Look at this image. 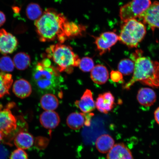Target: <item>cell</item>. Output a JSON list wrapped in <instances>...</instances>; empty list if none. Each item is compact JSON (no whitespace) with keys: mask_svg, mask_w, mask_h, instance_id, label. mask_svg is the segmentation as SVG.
<instances>
[{"mask_svg":"<svg viewBox=\"0 0 159 159\" xmlns=\"http://www.w3.org/2000/svg\"><path fill=\"white\" fill-rule=\"evenodd\" d=\"M34 139L31 134L25 131H21L15 137L14 143L18 148L26 150L32 146Z\"/></svg>","mask_w":159,"mask_h":159,"instance_id":"d6986e66","label":"cell"},{"mask_svg":"<svg viewBox=\"0 0 159 159\" xmlns=\"http://www.w3.org/2000/svg\"><path fill=\"white\" fill-rule=\"evenodd\" d=\"M17 128V119L9 108L0 110V132L4 136H8L14 132Z\"/></svg>","mask_w":159,"mask_h":159,"instance_id":"52a82bcc","label":"cell"},{"mask_svg":"<svg viewBox=\"0 0 159 159\" xmlns=\"http://www.w3.org/2000/svg\"><path fill=\"white\" fill-rule=\"evenodd\" d=\"M109 77L108 69L104 65H97L91 71V78L96 84L99 85L105 84L108 81Z\"/></svg>","mask_w":159,"mask_h":159,"instance_id":"ac0fdd59","label":"cell"},{"mask_svg":"<svg viewBox=\"0 0 159 159\" xmlns=\"http://www.w3.org/2000/svg\"><path fill=\"white\" fill-rule=\"evenodd\" d=\"M6 20V18L4 13L0 11V27L5 23Z\"/></svg>","mask_w":159,"mask_h":159,"instance_id":"1f68e13d","label":"cell"},{"mask_svg":"<svg viewBox=\"0 0 159 159\" xmlns=\"http://www.w3.org/2000/svg\"><path fill=\"white\" fill-rule=\"evenodd\" d=\"M67 20L62 13L54 9H48L35 23L40 41L43 42L57 40L62 43L67 39L64 27Z\"/></svg>","mask_w":159,"mask_h":159,"instance_id":"6da1fadb","label":"cell"},{"mask_svg":"<svg viewBox=\"0 0 159 159\" xmlns=\"http://www.w3.org/2000/svg\"><path fill=\"white\" fill-rule=\"evenodd\" d=\"M18 42L16 37L5 29L0 30V53L10 54L17 49Z\"/></svg>","mask_w":159,"mask_h":159,"instance_id":"8fae6325","label":"cell"},{"mask_svg":"<svg viewBox=\"0 0 159 159\" xmlns=\"http://www.w3.org/2000/svg\"><path fill=\"white\" fill-rule=\"evenodd\" d=\"M152 5L151 0H132L121 7L119 16L123 22L139 18Z\"/></svg>","mask_w":159,"mask_h":159,"instance_id":"8992f818","label":"cell"},{"mask_svg":"<svg viewBox=\"0 0 159 159\" xmlns=\"http://www.w3.org/2000/svg\"><path fill=\"white\" fill-rule=\"evenodd\" d=\"M14 67L13 61L10 57L4 56L0 59V70L3 72H11Z\"/></svg>","mask_w":159,"mask_h":159,"instance_id":"4316f807","label":"cell"},{"mask_svg":"<svg viewBox=\"0 0 159 159\" xmlns=\"http://www.w3.org/2000/svg\"><path fill=\"white\" fill-rule=\"evenodd\" d=\"M13 82L12 75L4 72L0 73V98L9 94Z\"/></svg>","mask_w":159,"mask_h":159,"instance_id":"603a6c76","label":"cell"},{"mask_svg":"<svg viewBox=\"0 0 159 159\" xmlns=\"http://www.w3.org/2000/svg\"><path fill=\"white\" fill-rule=\"evenodd\" d=\"M134 61L132 78L123 88L129 89L138 81L151 87H159V63L142 56L138 57Z\"/></svg>","mask_w":159,"mask_h":159,"instance_id":"3957f363","label":"cell"},{"mask_svg":"<svg viewBox=\"0 0 159 159\" xmlns=\"http://www.w3.org/2000/svg\"><path fill=\"white\" fill-rule=\"evenodd\" d=\"M85 30L84 26L67 20L64 25V33L67 39L82 35Z\"/></svg>","mask_w":159,"mask_h":159,"instance_id":"44dd1931","label":"cell"},{"mask_svg":"<svg viewBox=\"0 0 159 159\" xmlns=\"http://www.w3.org/2000/svg\"><path fill=\"white\" fill-rule=\"evenodd\" d=\"M13 91L17 97L24 99L30 95L32 89L28 81L25 79H20L16 81L14 83Z\"/></svg>","mask_w":159,"mask_h":159,"instance_id":"e0dca14e","label":"cell"},{"mask_svg":"<svg viewBox=\"0 0 159 159\" xmlns=\"http://www.w3.org/2000/svg\"><path fill=\"white\" fill-rule=\"evenodd\" d=\"M146 24L153 31L159 29V2L155 1L139 18Z\"/></svg>","mask_w":159,"mask_h":159,"instance_id":"30bf717a","label":"cell"},{"mask_svg":"<svg viewBox=\"0 0 159 159\" xmlns=\"http://www.w3.org/2000/svg\"><path fill=\"white\" fill-rule=\"evenodd\" d=\"M75 104L83 113L85 114L92 112L96 107L92 93L89 89L85 90L80 99L75 101Z\"/></svg>","mask_w":159,"mask_h":159,"instance_id":"4fadbf2b","label":"cell"},{"mask_svg":"<svg viewBox=\"0 0 159 159\" xmlns=\"http://www.w3.org/2000/svg\"><path fill=\"white\" fill-rule=\"evenodd\" d=\"M4 137L2 133L0 132V143L2 140L3 137Z\"/></svg>","mask_w":159,"mask_h":159,"instance_id":"836d02e7","label":"cell"},{"mask_svg":"<svg viewBox=\"0 0 159 159\" xmlns=\"http://www.w3.org/2000/svg\"><path fill=\"white\" fill-rule=\"evenodd\" d=\"M13 61L16 68L19 70H23L29 66L31 63V58L27 53L19 52L15 55Z\"/></svg>","mask_w":159,"mask_h":159,"instance_id":"cb8c5ba5","label":"cell"},{"mask_svg":"<svg viewBox=\"0 0 159 159\" xmlns=\"http://www.w3.org/2000/svg\"><path fill=\"white\" fill-rule=\"evenodd\" d=\"M118 40L119 36L114 32H106L95 39V43L99 54L101 55L110 51L111 48Z\"/></svg>","mask_w":159,"mask_h":159,"instance_id":"ba28073f","label":"cell"},{"mask_svg":"<svg viewBox=\"0 0 159 159\" xmlns=\"http://www.w3.org/2000/svg\"><path fill=\"white\" fill-rule=\"evenodd\" d=\"M8 152L5 148L0 146V159H7Z\"/></svg>","mask_w":159,"mask_h":159,"instance_id":"4dcf8cb0","label":"cell"},{"mask_svg":"<svg viewBox=\"0 0 159 159\" xmlns=\"http://www.w3.org/2000/svg\"><path fill=\"white\" fill-rule=\"evenodd\" d=\"M107 159H134L132 153L123 143L115 144L107 154Z\"/></svg>","mask_w":159,"mask_h":159,"instance_id":"5bb4252c","label":"cell"},{"mask_svg":"<svg viewBox=\"0 0 159 159\" xmlns=\"http://www.w3.org/2000/svg\"><path fill=\"white\" fill-rule=\"evenodd\" d=\"M93 113L73 112L70 114L66 119V123L69 127L73 130L81 129L85 125L90 126L91 119L94 116Z\"/></svg>","mask_w":159,"mask_h":159,"instance_id":"9c48e42d","label":"cell"},{"mask_svg":"<svg viewBox=\"0 0 159 159\" xmlns=\"http://www.w3.org/2000/svg\"><path fill=\"white\" fill-rule=\"evenodd\" d=\"M47 56L57 65L59 72L70 73L73 67L78 66L80 59L69 46L62 43L51 45L46 50Z\"/></svg>","mask_w":159,"mask_h":159,"instance_id":"277c9868","label":"cell"},{"mask_svg":"<svg viewBox=\"0 0 159 159\" xmlns=\"http://www.w3.org/2000/svg\"><path fill=\"white\" fill-rule=\"evenodd\" d=\"M137 98L139 104L142 106L149 107L152 106L156 102L157 95L152 89L146 87L139 89Z\"/></svg>","mask_w":159,"mask_h":159,"instance_id":"9a60e30c","label":"cell"},{"mask_svg":"<svg viewBox=\"0 0 159 159\" xmlns=\"http://www.w3.org/2000/svg\"><path fill=\"white\" fill-rule=\"evenodd\" d=\"M10 159H28V157L24 150L17 148L12 152Z\"/></svg>","mask_w":159,"mask_h":159,"instance_id":"f1b7e54d","label":"cell"},{"mask_svg":"<svg viewBox=\"0 0 159 159\" xmlns=\"http://www.w3.org/2000/svg\"><path fill=\"white\" fill-rule=\"evenodd\" d=\"M110 76L111 80L114 82L118 83L124 81L122 74L119 71L112 70Z\"/></svg>","mask_w":159,"mask_h":159,"instance_id":"f546056e","label":"cell"},{"mask_svg":"<svg viewBox=\"0 0 159 159\" xmlns=\"http://www.w3.org/2000/svg\"><path fill=\"white\" fill-rule=\"evenodd\" d=\"M58 71L48 58L38 63L32 74L33 82L37 90L45 94L56 92L63 81Z\"/></svg>","mask_w":159,"mask_h":159,"instance_id":"7a4b0ae2","label":"cell"},{"mask_svg":"<svg viewBox=\"0 0 159 159\" xmlns=\"http://www.w3.org/2000/svg\"><path fill=\"white\" fill-rule=\"evenodd\" d=\"M115 104V98L110 92L98 95L95 102V107L99 112L107 114L112 110Z\"/></svg>","mask_w":159,"mask_h":159,"instance_id":"7c38bea8","label":"cell"},{"mask_svg":"<svg viewBox=\"0 0 159 159\" xmlns=\"http://www.w3.org/2000/svg\"><path fill=\"white\" fill-rule=\"evenodd\" d=\"M42 108L46 111H53L59 106V101L55 95L51 93L43 95L40 100Z\"/></svg>","mask_w":159,"mask_h":159,"instance_id":"7402d4cb","label":"cell"},{"mask_svg":"<svg viewBox=\"0 0 159 159\" xmlns=\"http://www.w3.org/2000/svg\"><path fill=\"white\" fill-rule=\"evenodd\" d=\"M134 62L129 59H122L119 62L118 69L119 72L124 75H129L134 73Z\"/></svg>","mask_w":159,"mask_h":159,"instance_id":"484cf974","label":"cell"},{"mask_svg":"<svg viewBox=\"0 0 159 159\" xmlns=\"http://www.w3.org/2000/svg\"><path fill=\"white\" fill-rule=\"evenodd\" d=\"M146 33V26L136 19L123 22L121 27L119 41L129 48L138 46Z\"/></svg>","mask_w":159,"mask_h":159,"instance_id":"5b68a950","label":"cell"},{"mask_svg":"<svg viewBox=\"0 0 159 159\" xmlns=\"http://www.w3.org/2000/svg\"><path fill=\"white\" fill-rule=\"evenodd\" d=\"M80 69L85 72L91 71L94 67V61L91 57H85L80 59L79 65Z\"/></svg>","mask_w":159,"mask_h":159,"instance_id":"83f0119b","label":"cell"},{"mask_svg":"<svg viewBox=\"0 0 159 159\" xmlns=\"http://www.w3.org/2000/svg\"><path fill=\"white\" fill-rule=\"evenodd\" d=\"M26 12L27 17L33 20H37L43 14L42 9L39 4L36 3L29 4L27 7Z\"/></svg>","mask_w":159,"mask_h":159,"instance_id":"d4e9b609","label":"cell"},{"mask_svg":"<svg viewBox=\"0 0 159 159\" xmlns=\"http://www.w3.org/2000/svg\"><path fill=\"white\" fill-rule=\"evenodd\" d=\"M154 116L156 122L159 125V107L155 111Z\"/></svg>","mask_w":159,"mask_h":159,"instance_id":"d6a6232c","label":"cell"},{"mask_svg":"<svg viewBox=\"0 0 159 159\" xmlns=\"http://www.w3.org/2000/svg\"><path fill=\"white\" fill-rule=\"evenodd\" d=\"M114 145V139L108 134H104L99 136L95 142L97 150L102 154L108 152Z\"/></svg>","mask_w":159,"mask_h":159,"instance_id":"ffe728a7","label":"cell"},{"mask_svg":"<svg viewBox=\"0 0 159 159\" xmlns=\"http://www.w3.org/2000/svg\"><path fill=\"white\" fill-rule=\"evenodd\" d=\"M39 120L45 128L52 129L58 126L60 118L58 114L54 111H45L40 115Z\"/></svg>","mask_w":159,"mask_h":159,"instance_id":"2e32d148","label":"cell"}]
</instances>
